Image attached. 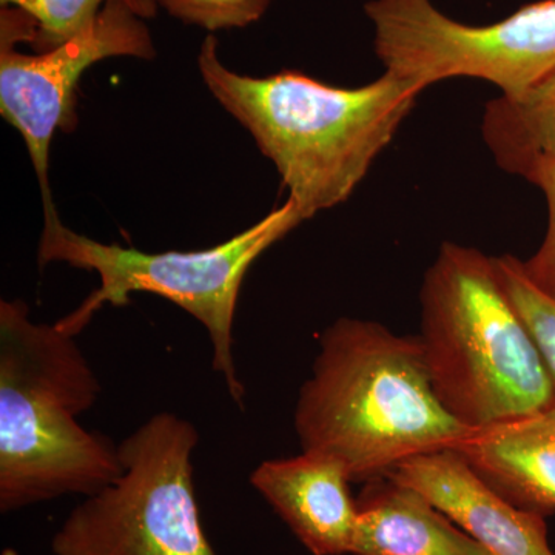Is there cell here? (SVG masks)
<instances>
[{"label":"cell","mask_w":555,"mask_h":555,"mask_svg":"<svg viewBox=\"0 0 555 555\" xmlns=\"http://www.w3.org/2000/svg\"><path fill=\"white\" fill-rule=\"evenodd\" d=\"M302 451L341 463L353 483L455 449L473 429L438 400L418 335L339 318L323 332L294 415Z\"/></svg>","instance_id":"cell-1"},{"label":"cell","mask_w":555,"mask_h":555,"mask_svg":"<svg viewBox=\"0 0 555 555\" xmlns=\"http://www.w3.org/2000/svg\"><path fill=\"white\" fill-rule=\"evenodd\" d=\"M198 67L215 100L272 160L306 221L349 199L422 93L389 72L357 89L294 69L240 75L219 60L214 35L201 46Z\"/></svg>","instance_id":"cell-2"},{"label":"cell","mask_w":555,"mask_h":555,"mask_svg":"<svg viewBox=\"0 0 555 555\" xmlns=\"http://www.w3.org/2000/svg\"><path fill=\"white\" fill-rule=\"evenodd\" d=\"M76 337L35 323L24 301H0V511L90 496L122 474L119 444L78 416L101 396Z\"/></svg>","instance_id":"cell-3"},{"label":"cell","mask_w":555,"mask_h":555,"mask_svg":"<svg viewBox=\"0 0 555 555\" xmlns=\"http://www.w3.org/2000/svg\"><path fill=\"white\" fill-rule=\"evenodd\" d=\"M420 302L430 383L462 425L488 429L554 406L553 379L500 283L494 257L441 244Z\"/></svg>","instance_id":"cell-4"},{"label":"cell","mask_w":555,"mask_h":555,"mask_svg":"<svg viewBox=\"0 0 555 555\" xmlns=\"http://www.w3.org/2000/svg\"><path fill=\"white\" fill-rule=\"evenodd\" d=\"M305 221L297 204L287 198L257 224L218 246L147 254L73 232L61 221L54 203L43 204L40 268L65 262L100 276V287L56 326L76 337L105 305L122 308L138 292L170 299L206 327L214 349V371L224 378L232 400L244 408L246 389L233 360V320L241 287L250 266Z\"/></svg>","instance_id":"cell-5"},{"label":"cell","mask_w":555,"mask_h":555,"mask_svg":"<svg viewBox=\"0 0 555 555\" xmlns=\"http://www.w3.org/2000/svg\"><path fill=\"white\" fill-rule=\"evenodd\" d=\"M198 429L160 412L119 443L122 474L76 506L54 555H217L201 525L193 452Z\"/></svg>","instance_id":"cell-6"},{"label":"cell","mask_w":555,"mask_h":555,"mask_svg":"<svg viewBox=\"0 0 555 555\" xmlns=\"http://www.w3.org/2000/svg\"><path fill=\"white\" fill-rule=\"evenodd\" d=\"M20 36L0 21V113L24 138L43 204L54 203L49 182L50 145L56 130H75L76 91L83 73L109 57L153 61L155 43L145 20L122 2L105 3L89 27L42 51L16 50Z\"/></svg>","instance_id":"cell-7"},{"label":"cell","mask_w":555,"mask_h":555,"mask_svg":"<svg viewBox=\"0 0 555 555\" xmlns=\"http://www.w3.org/2000/svg\"><path fill=\"white\" fill-rule=\"evenodd\" d=\"M385 477L425 495L491 555H555L546 517L511 503L456 449L416 455Z\"/></svg>","instance_id":"cell-8"},{"label":"cell","mask_w":555,"mask_h":555,"mask_svg":"<svg viewBox=\"0 0 555 555\" xmlns=\"http://www.w3.org/2000/svg\"><path fill=\"white\" fill-rule=\"evenodd\" d=\"M349 474L331 456L302 451L266 460L250 485L312 555H350L358 506Z\"/></svg>","instance_id":"cell-9"},{"label":"cell","mask_w":555,"mask_h":555,"mask_svg":"<svg viewBox=\"0 0 555 555\" xmlns=\"http://www.w3.org/2000/svg\"><path fill=\"white\" fill-rule=\"evenodd\" d=\"M455 449L514 505L546 518L555 513V404L474 430Z\"/></svg>","instance_id":"cell-10"},{"label":"cell","mask_w":555,"mask_h":555,"mask_svg":"<svg viewBox=\"0 0 555 555\" xmlns=\"http://www.w3.org/2000/svg\"><path fill=\"white\" fill-rule=\"evenodd\" d=\"M357 506L350 555H491L425 495L392 478L367 481Z\"/></svg>","instance_id":"cell-11"},{"label":"cell","mask_w":555,"mask_h":555,"mask_svg":"<svg viewBox=\"0 0 555 555\" xmlns=\"http://www.w3.org/2000/svg\"><path fill=\"white\" fill-rule=\"evenodd\" d=\"M481 133L506 173L528 181L537 170L555 167V68L521 96L489 101Z\"/></svg>","instance_id":"cell-12"},{"label":"cell","mask_w":555,"mask_h":555,"mask_svg":"<svg viewBox=\"0 0 555 555\" xmlns=\"http://www.w3.org/2000/svg\"><path fill=\"white\" fill-rule=\"evenodd\" d=\"M113 0H0L2 7H14L30 17L33 28L27 43L35 53L54 49L89 27L94 17ZM126 3L142 20L158 14V0H116Z\"/></svg>","instance_id":"cell-13"},{"label":"cell","mask_w":555,"mask_h":555,"mask_svg":"<svg viewBox=\"0 0 555 555\" xmlns=\"http://www.w3.org/2000/svg\"><path fill=\"white\" fill-rule=\"evenodd\" d=\"M494 264L500 283L534 338L555 387V301L532 286L521 269V259L503 255L494 257Z\"/></svg>","instance_id":"cell-14"},{"label":"cell","mask_w":555,"mask_h":555,"mask_svg":"<svg viewBox=\"0 0 555 555\" xmlns=\"http://www.w3.org/2000/svg\"><path fill=\"white\" fill-rule=\"evenodd\" d=\"M158 3L178 21L214 33L244 28L261 20L270 0H158Z\"/></svg>","instance_id":"cell-15"},{"label":"cell","mask_w":555,"mask_h":555,"mask_svg":"<svg viewBox=\"0 0 555 555\" xmlns=\"http://www.w3.org/2000/svg\"><path fill=\"white\" fill-rule=\"evenodd\" d=\"M545 195L547 229L545 240L531 258L521 261V269L532 286L555 301V167H543L528 179Z\"/></svg>","instance_id":"cell-16"}]
</instances>
